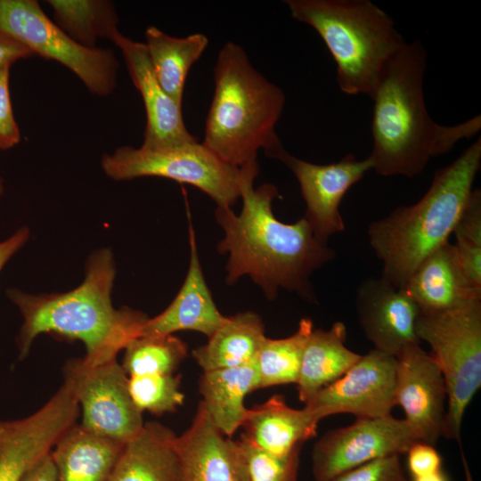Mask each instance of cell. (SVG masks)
I'll return each instance as SVG.
<instances>
[{
    "mask_svg": "<svg viewBox=\"0 0 481 481\" xmlns=\"http://www.w3.org/2000/svg\"><path fill=\"white\" fill-rule=\"evenodd\" d=\"M407 453V468L412 477H421L442 469V458L433 444L418 441Z\"/></svg>",
    "mask_w": 481,
    "mask_h": 481,
    "instance_id": "36",
    "label": "cell"
},
{
    "mask_svg": "<svg viewBox=\"0 0 481 481\" xmlns=\"http://www.w3.org/2000/svg\"><path fill=\"white\" fill-rule=\"evenodd\" d=\"M481 167V138L438 169L416 203L399 207L368 228L370 244L382 263L381 277L404 289L431 253L446 244L473 192Z\"/></svg>",
    "mask_w": 481,
    "mask_h": 481,
    "instance_id": "4",
    "label": "cell"
},
{
    "mask_svg": "<svg viewBox=\"0 0 481 481\" xmlns=\"http://www.w3.org/2000/svg\"><path fill=\"white\" fill-rule=\"evenodd\" d=\"M249 481H298L301 447L287 456H276L250 443L242 435L237 441Z\"/></svg>",
    "mask_w": 481,
    "mask_h": 481,
    "instance_id": "32",
    "label": "cell"
},
{
    "mask_svg": "<svg viewBox=\"0 0 481 481\" xmlns=\"http://www.w3.org/2000/svg\"><path fill=\"white\" fill-rule=\"evenodd\" d=\"M175 447L182 481H249L237 441L215 426L201 402L189 428L176 435Z\"/></svg>",
    "mask_w": 481,
    "mask_h": 481,
    "instance_id": "18",
    "label": "cell"
},
{
    "mask_svg": "<svg viewBox=\"0 0 481 481\" xmlns=\"http://www.w3.org/2000/svg\"><path fill=\"white\" fill-rule=\"evenodd\" d=\"M55 24L72 39L88 48L97 41H111L118 31V17L111 1L107 0H48Z\"/></svg>",
    "mask_w": 481,
    "mask_h": 481,
    "instance_id": "28",
    "label": "cell"
},
{
    "mask_svg": "<svg viewBox=\"0 0 481 481\" xmlns=\"http://www.w3.org/2000/svg\"><path fill=\"white\" fill-rule=\"evenodd\" d=\"M395 358L396 405L419 441L435 445L442 436L447 401L440 368L420 344L406 346Z\"/></svg>",
    "mask_w": 481,
    "mask_h": 481,
    "instance_id": "15",
    "label": "cell"
},
{
    "mask_svg": "<svg viewBox=\"0 0 481 481\" xmlns=\"http://www.w3.org/2000/svg\"><path fill=\"white\" fill-rule=\"evenodd\" d=\"M318 423L308 408L294 409L283 395H274L248 409L242 436L265 452L282 457L314 437Z\"/></svg>",
    "mask_w": 481,
    "mask_h": 481,
    "instance_id": "21",
    "label": "cell"
},
{
    "mask_svg": "<svg viewBox=\"0 0 481 481\" xmlns=\"http://www.w3.org/2000/svg\"><path fill=\"white\" fill-rule=\"evenodd\" d=\"M79 416L77 400L65 382L36 412L0 420V481H20L48 454Z\"/></svg>",
    "mask_w": 481,
    "mask_h": 481,
    "instance_id": "13",
    "label": "cell"
},
{
    "mask_svg": "<svg viewBox=\"0 0 481 481\" xmlns=\"http://www.w3.org/2000/svg\"><path fill=\"white\" fill-rule=\"evenodd\" d=\"M34 55L33 53L12 37L0 31V69L11 67L20 59Z\"/></svg>",
    "mask_w": 481,
    "mask_h": 481,
    "instance_id": "37",
    "label": "cell"
},
{
    "mask_svg": "<svg viewBox=\"0 0 481 481\" xmlns=\"http://www.w3.org/2000/svg\"><path fill=\"white\" fill-rule=\"evenodd\" d=\"M189 242V269L179 292L164 311L147 319L140 336L169 335L179 330H193L208 338L226 321L227 316L217 309L204 278L191 222Z\"/></svg>",
    "mask_w": 481,
    "mask_h": 481,
    "instance_id": "19",
    "label": "cell"
},
{
    "mask_svg": "<svg viewBox=\"0 0 481 481\" xmlns=\"http://www.w3.org/2000/svg\"><path fill=\"white\" fill-rule=\"evenodd\" d=\"M144 43L155 76L165 92L183 106L184 86L189 70L208 45L202 33L184 37L166 34L157 27L145 31Z\"/></svg>",
    "mask_w": 481,
    "mask_h": 481,
    "instance_id": "27",
    "label": "cell"
},
{
    "mask_svg": "<svg viewBox=\"0 0 481 481\" xmlns=\"http://www.w3.org/2000/svg\"><path fill=\"white\" fill-rule=\"evenodd\" d=\"M124 350L121 366L128 376L172 374L188 355L186 343L173 334L138 336Z\"/></svg>",
    "mask_w": 481,
    "mask_h": 481,
    "instance_id": "30",
    "label": "cell"
},
{
    "mask_svg": "<svg viewBox=\"0 0 481 481\" xmlns=\"http://www.w3.org/2000/svg\"><path fill=\"white\" fill-rule=\"evenodd\" d=\"M416 335L429 345L444 377L447 409L442 436L458 443L470 481L461 435L466 409L481 387V300L445 311H420Z\"/></svg>",
    "mask_w": 481,
    "mask_h": 481,
    "instance_id": "7",
    "label": "cell"
},
{
    "mask_svg": "<svg viewBox=\"0 0 481 481\" xmlns=\"http://www.w3.org/2000/svg\"><path fill=\"white\" fill-rule=\"evenodd\" d=\"M456 242L481 246V192L473 190L452 232Z\"/></svg>",
    "mask_w": 481,
    "mask_h": 481,
    "instance_id": "35",
    "label": "cell"
},
{
    "mask_svg": "<svg viewBox=\"0 0 481 481\" xmlns=\"http://www.w3.org/2000/svg\"><path fill=\"white\" fill-rule=\"evenodd\" d=\"M265 338L257 313H238L227 316L205 345L192 350V356L203 371L243 366L256 362Z\"/></svg>",
    "mask_w": 481,
    "mask_h": 481,
    "instance_id": "26",
    "label": "cell"
},
{
    "mask_svg": "<svg viewBox=\"0 0 481 481\" xmlns=\"http://www.w3.org/2000/svg\"><path fill=\"white\" fill-rule=\"evenodd\" d=\"M404 289L423 312L445 311L481 300V291L465 279L449 242L420 264Z\"/></svg>",
    "mask_w": 481,
    "mask_h": 481,
    "instance_id": "20",
    "label": "cell"
},
{
    "mask_svg": "<svg viewBox=\"0 0 481 481\" xmlns=\"http://www.w3.org/2000/svg\"><path fill=\"white\" fill-rule=\"evenodd\" d=\"M258 389L256 362L238 367L204 371L199 379L200 401L215 426L231 437L242 426L244 399Z\"/></svg>",
    "mask_w": 481,
    "mask_h": 481,
    "instance_id": "25",
    "label": "cell"
},
{
    "mask_svg": "<svg viewBox=\"0 0 481 481\" xmlns=\"http://www.w3.org/2000/svg\"><path fill=\"white\" fill-rule=\"evenodd\" d=\"M111 41L121 51L129 76L143 98L146 114L143 146L167 147L197 141L186 128L183 106L158 81L144 43L135 41L119 30Z\"/></svg>",
    "mask_w": 481,
    "mask_h": 481,
    "instance_id": "17",
    "label": "cell"
},
{
    "mask_svg": "<svg viewBox=\"0 0 481 481\" xmlns=\"http://www.w3.org/2000/svg\"><path fill=\"white\" fill-rule=\"evenodd\" d=\"M239 168L240 214L231 207L217 206L215 211L224 232L217 250L229 255L226 283L232 285L248 275L269 300L284 289L315 301L309 278L335 257V251L314 237L305 217L285 224L274 216L272 204L278 189L271 183L254 187L257 160Z\"/></svg>",
    "mask_w": 481,
    "mask_h": 481,
    "instance_id": "1",
    "label": "cell"
},
{
    "mask_svg": "<svg viewBox=\"0 0 481 481\" xmlns=\"http://www.w3.org/2000/svg\"><path fill=\"white\" fill-rule=\"evenodd\" d=\"M418 441L404 419L392 415L356 418L354 423L330 430L315 442L312 473L315 481H330L372 461L406 453Z\"/></svg>",
    "mask_w": 481,
    "mask_h": 481,
    "instance_id": "11",
    "label": "cell"
},
{
    "mask_svg": "<svg viewBox=\"0 0 481 481\" xmlns=\"http://www.w3.org/2000/svg\"><path fill=\"white\" fill-rule=\"evenodd\" d=\"M330 481H408L399 455L387 456L339 474Z\"/></svg>",
    "mask_w": 481,
    "mask_h": 481,
    "instance_id": "33",
    "label": "cell"
},
{
    "mask_svg": "<svg viewBox=\"0 0 481 481\" xmlns=\"http://www.w3.org/2000/svg\"><path fill=\"white\" fill-rule=\"evenodd\" d=\"M427 53L419 39L405 43L385 69L374 102L369 159L383 176L420 175L433 157L445 154L481 129L480 115L453 126L429 116L424 100Z\"/></svg>",
    "mask_w": 481,
    "mask_h": 481,
    "instance_id": "2",
    "label": "cell"
},
{
    "mask_svg": "<svg viewBox=\"0 0 481 481\" xmlns=\"http://www.w3.org/2000/svg\"><path fill=\"white\" fill-rule=\"evenodd\" d=\"M270 158L282 162L297 178L306 207L304 217L318 240L327 243L345 230L339 205L347 191L372 169L369 158L346 154L337 162L318 165L291 155L283 146Z\"/></svg>",
    "mask_w": 481,
    "mask_h": 481,
    "instance_id": "14",
    "label": "cell"
},
{
    "mask_svg": "<svg viewBox=\"0 0 481 481\" xmlns=\"http://www.w3.org/2000/svg\"><path fill=\"white\" fill-rule=\"evenodd\" d=\"M215 89L202 144L224 162L241 167L264 150L271 157L282 143L276 134L286 102L281 87L251 63L245 50L225 43L214 67Z\"/></svg>",
    "mask_w": 481,
    "mask_h": 481,
    "instance_id": "5",
    "label": "cell"
},
{
    "mask_svg": "<svg viewBox=\"0 0 481 481\" xmlns=\"http://www.w3.org/2000/svg\"><path fill=\"white\" fill-rule=\"evenodd\" d=\"M102 167L118 181L159 176L191 184L219 207H232L240 198V168L224 162L198 141L155 148L122 146L102 156Z\"/></svg>",
    "mask_w": 481,
    "mask_h": 481,
    "instance_id": "8",
    "label": "cell"
},
{
    "mask_svg": "<svg viewBox=\"0 0 481 481\" xmlns=\"http://www.w3.org/2000/svg\"><path fill=\"white\" fill-rule=\"evenodd\" d=\"M175 437L159 422L144 423L139 434L125 443L108 481H182Z\"/></svg>",
    "mask_w": 481,
    "mask_h": 481,
    "instance_id": "22",
    "label": "cell"
},
{
    "mask_svg": "<svg viewBox=\"0 0 481 481\" xmlns=\"http://www.w3.org/2000/svg\"><path fill=\"white\" fill-rule=\"evenodd\" d=\"M0 31L33 54L69 69L96 95H109L117 86L119 65L113 52L77 43L44 12L36 0H0Z\"/></svg>",
    "mask_w": 481,
    "mask_h": 481,
    "instance_id": "9",
    "label": "cell"
},
{
    "mask_svg": "<svg viewBox=\"0 0 481 481\" xmlns=\"http://www.w3.org/2000/svg\"><path fill=\"white\" fill-rule=\"evenodd\" d=\"M10 68L0 69V150L12 148L20 140L9 89Z\"/></svg>",
    "mask_w": 481,
    "mask_h": 481,
    "instance_id": "34",
    "label": "cell"
},
{
    "mask_svg": "<svg viewBox=\"0 0 481 481\" xmlns=\"http://www.w3.org/2000/svg\"><path fill=\"white\" fill-rule=\"evenodd\" d=\"M4 192V182L0 176V197L3 195Z\"/></svg>",
    "mask_w": 481,
    "mask_h": 481,
    "instance_id": "41",
    "label": "cell"
},
{
    "mask_svg": "<svg viewBox=\"0 0 481 481\" xmlns=\"http://www.w3.org/2000/svg\"><path fill=\"white\" fill-rule=\"evenodd\" d=\"M180 375L145 374L128 376V388L135 405L154 415L174 412L184 402Z\"/></svg>",
    "mask_w": 481,
    "mask_h": 481,
    "instance_id": "31",
    "label": "cell"
},
{
    "mask_svg": "<svg viewBox=\"0 0 481 481\" xmlns=\"http://www.w3.org/2000/svg\"><path fill=\"white\" fill-rule=\"evenodd\" d=\"M293 19L311 26L337 67L349 95L373 97L381 76L406 41L392 18L370 0H285Z\"/></svg>",
    "mask_w": 481,
    "mask_h": 481,
    "instance_id": "6",
    "label": "cell"
},
{
    "mask_svg": "<svg viewBox=\"0 0 481 481\" xmlns=\"http://www.w3.org/2000/svg\"><path fill=\"white\" fill-rule=\"evenodd\" d=\"M395 376V356L372 349L341 378L319 390L305 407L319 421L338 413L356 418L392 415L396 406Z\"/></svg>",
    "mask_w": 481,
    "mask_h": 481,
    "instance_id": "12",
    "label": "cell"
},
{
    "mask_svg": "<svg viewBox=\"0 0 481 481\" xmlns=\"http://www.w3.org/2000/svg\"><path fill=\"white\" fill-rule=\"evenodd\" d=\"M124 444L75 423L51 450L59 481H108Z\"/></svg>",
    "mask_w": 481,
    "mask_h": 481,
    "instance_id": "23",
    "label": "cell"
},
{
    "mask_svg": "<svg viewBox=\"0 0 481 481\" xmlns=\"http://www.w3.org/2000/svg\"><path fill=\"white\" fill-rule=\"evenodd\" d=\"M412 481H450L447 475L443 471V469L421 477H412Z\"/></svg>",
    "mask_w": 481,
    "mask_h": 481,
    "instance_id": "40",
    "label": "cell"
},
{
    "mask_svg": "<svg viewBox=\"0 0 481 481\" xmlns=\"http://www.w3.org/2000/svg\"><path fill=\"white\" fill-rule=\"evenodd\" d=\"M355 308L373 349L396 356L406 346L420 344L416 322L420 310L404 289L382 277L368 279L356 289Z\"/></svg>",
    "mask_w": 481,
    "mask_h": 481,
    "instance_id": "16",
    "label": "cell"
},
{
    "mask_svg": "<svg viewBox=\"0 0 481 481\" xmlns=\"http://www.w3.org/2000/svg\"><path fill=\"white\" fill-rule=\"evenodd\" d=\"M29 231L21 227L8 239L0 241V271L10 258L28 241Z\"/></svg>",
    "mask_w": 481,
    "mask_h": 481,
    "instance_id": "39",
    "label": "cell"
},
{
    "mask_svg": "<svg viewBox=\"0 0 481 481\" xmlns=\"http://www.w3.org/2000/svg\"><path fill=\"white\" fill-rule=\"evenodd\" d=\"M115 273L112 253L102 249L89 257L86 278L72 290L31 295L8 289V298L23 318L17 338L20 358L28 355L38 335L49 333L83 342L86 350L84 359L89 363L117 359L128 342L140 336L148 317L128 307H113Z\"/></svg>",
    "mask_w": 481,
    "mask_h": 481,
    "instance_id": "3",
    "label": "cell"
},
{
    "mask_svg": "<svg viewBox=\"0 0 481 481\" xmlns=\"http://www.w3.org/2000/svg\"><path fill=\"white\" fill-rule=\"evenodd\" d=\"M20 481H59L51 452L31 467Z\"/></svg>",
    "mask_w": 481,
    "mask_h": 481,
    "instance_id": "38",
    "label": "cell"
},
{
    "mask_svg": "<svg viewBox=\"0 0 481 481\" xmlns=\"http://www.w3.org/2000/svg\"><path fill=\"white\" fill-rule=\"evenodd\" d=\"M346 329L342 322L329 330L314 329L305 346L297 381L299 400L306 404L319 390L341 378L362 355L346 346Z\"/></svg>",
    "mask_w": 481,
    "mask_h": 481,
    "instance_id": "24",
    "label": "cell"
},
{
    "mask_svg": "<svg viewBox=\"0 0 481 481\" xmlns=\"http://www.w3.org/2000/svg\"><path fill=\"white\" fill-rule=\"evenodd\" d=\"M64 382L81 410L80 424L87 430L125 444L143 429V412L131 397L128 375L117 359L101 363L73 359L64 368Z\"/></svg>",
    "mask_w": 481,
    "mask_h": 481,
    "instance_id": "10",
    "label": "cell"
},
{
    "mask_svg": "<svg viewBox=\"0 0 481 481\" xmlns=\"http://www.w3.org/2000/svg\"><path fill=\"white\" fill-rule=\"evenodd\" d=\"M314 329L312 320L303 318L292 335L278 339L265 338L256 360L258 389L297 383L303 352Z\"/></svg>",
    "mask_w": 481,
    "mask_h": 481,
    "instance_id": "29",
    "label": "cell"
}]
</instances>
